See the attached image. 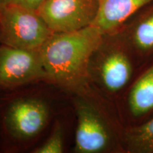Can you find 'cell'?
Returning a JSON list of instances; mask_svg holds the SVG:
<instances>
[{
  "instance_id": "6da1fadb",
  "label": "cell",
  "mask_w": 153,
  "mask_h": 153,
  "mask_svg": "<svg viewBox=\"0 0 153 153\" xmlns=\"http://www.w3.org/2000/svg\"><path fill=\"white\" fill-rule=\"evenodd\" d=\"M103 34L91 26L68 33H53L40 48L49 81L85 92L90 87L89 63Z\"/></svg>"
},
{
  "instance_id": "7a4b0ae2",
  "label": "cell",
  "mask_w": 153,
  "mask_h": 153,
  "mask_svg": "<svg viewBox=\"0 0 153 153\" xmlns=\"http://www.w3.org/2000/svg\"><path fill=\"white\" fill-rule=\"evenodd\" d=\"M76 112L75 152L126 153V128L114 101L89 87L76 100Z\"/></svg>"
},
{
  "instance_id": "3957f363",
  "label": "cell",
  "mask_w": 153,
  "mask_h": 153,
  "mask_svg": "<svg viewBox=\"0 0 153 153\" xmlns=\"http://www.w3.org/2000/svg\"><path fill=\"white\" fill-rule=\"evenodd\" d=\"M145 65L119 32L106 34L91 58L89 79L116 104Z\"/></svg>"
},
{
  "instance_id": "277c9868",
  "label": "cell",
  "mask_w": 153,
  "mask_h": 153,
  "mask_svg": "<svg viewBox=\"0 0 153 153\" xmlns=\"http://www.w3.org/2000/svg\"><path fill=\"white\" fill-rule=\"evenodd\" d=\"M48 106L36 98L14 99L0 104V143L6 149L11 141L37 136L46 126Z\"/></svg>"
},
{
  "instance_id": "5b68a950",
  "label": "cell",
  "mask_w": 153,
  "mask_h": 153,
  "mask_svg": "<svg viewBox=\"0 0 153 153\" xmlns=\"http://www.w3.org/2000/svg\"><path fill=\"white\" fill-rule=\"evenodd\" d=\"M53 33L36 11L14 3L0 7V44L36 51Z\"/></svg>"
},
{
  "instance_id": "8992f818",
  "label": "cell",
  "mask_w": 153,
  "mask_h": 153,
  "mask_svg": "<svg viewBox=\"0 0 153 153\" xmlns=\"http://www.w3.org/2000/svg\"><path fill=\"white\" fill-rule=\"evenodd\" d=\"M40 80L49 81L39 50L0 44V91L11 90Z\"/></svg>"
},
{
  "instance_id": "52a82bcc",
  "label": "cell",
  "mask_w": 153,
  "mask_h": 153,
  "mask_svg": "<svg viewBox=\"0 0 153 153\" xmlns=\"http://www.w3.org/2000/svg\"><path fill=\"white\" fill-rule=\"evenodd\" d=\"M98 0H45L37 10L53 33H68L92 25Z\"/></svg>"
},
{
  "instance_id": "ba28073f",
  "label": "cell",
  "mask_w": 153,
  "mask_h": 153,
  "mask_svg": "<svg viewBox=\"0 0 153 153\" xmlns=\"http://www.w3.org/2000/svg\"><path fill=\"white\" fill-rule=\"evenodd\" d=\"M125 128L137 126L153 116V59L147 62L116 103Z\"/></svg>"
},
{
  "instance_id": "9c48e42d",
  "label": "cell",
  "mask_w": 153,
  "mask_h": 153,
  "mask_svg": "<svg viewBox=\"0 0 153 153\" xmlns=\"http://www.w3.org/2000/svg\"><path fill=\"white\" fill-rule=\"evenodd\" d=\"M117 32L143 63L152 60L153 1L134 14Z\"/></svg>"
},
{
  "instance_id": "30bf717a",
  "label": "cell",
  "mask_w": 153,
  "mask_h": 153,
  "mask_svg": "<svg viewBox=\"0 0 153 153\" xmlns=\"http://www.w3.org/2000/svg\"><path fill=\"white\" fill-rule=\"evenodd\" d=\"M99 7L92 26L104 35L117 32L134 14L153 0H98Z\"/></svg>"
},
{
  "instance_id": "8fae6325",
  "label": "cell",
  "mask_w": 153,
  "mask_h": 153,
  "mask_svg": "<svg viewBox=\"0 0 153 153\" xmlns=\"http://www.w3.org/2000/svg\"><path fill=\"white\" fill-rule=\"evenodd\" d=\"M126 153H153V116L137 126L126 128Z\"/></svg>"
},
{
  "instance_id": "7c38bea8",
  "label": "cell",
  "mask_w": 153,
  "mask_h": 153,
  "mask_svg": "<svg viewBox=\"0 0 153 153\" xmlns=\"http://www.w3.org/2000/svg\"><path fill=\"white\" fill-rule=\"evenodd\" d=\"M64 150L63 133L60 123L57 122L48 138L43 145L34 150L35 153H62Z\"/></svg>"
},
{
  "instance_id": "4fadbf2b",
  "label": "cell",
  "mask_w": 153,
  "mask_h": 153,
  "mask_svg": "<svg viewBox=\"0 0 153 153\" xmlns=\"http://www.w3.org/2000/svg\"><path fill=\"white\" fill-rule=\"evenodd\" d=\"M44 1L45 0H13L12 3L37 11Z\"/></svg>"
},
{
  "instance_id": "5bb4252c",
  "label": "cell",
  "mask_w": 153,
  "mask_h": 153,
  "mask_svg": "<svg viewBox=\"0 0 153 153\" xmlns=\"http://www.w3.org/2000/svg\"><path fill=\"white\" fill-rule=\"evenodd\" d=\"M13 0H0V7L12 3Z\"/></svg>"
}]
</instances>
